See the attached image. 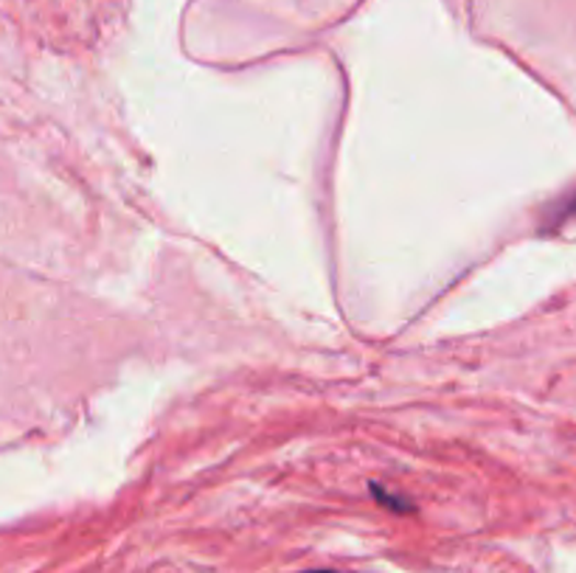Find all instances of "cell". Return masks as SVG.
<instances>
[{"label":"cell","mask_w":576,"mask_h":573,"mask_svg":"<svg viewBox=\"0 0 576 573\" xmlns=\"http://www.w3.org/2000/svg\"><path fill=\"white\" fill-rule=\"evenodd\" d=\"M307 573H340V571H307Z\"/></svg>","instance_id":"1"}]
</instances>
